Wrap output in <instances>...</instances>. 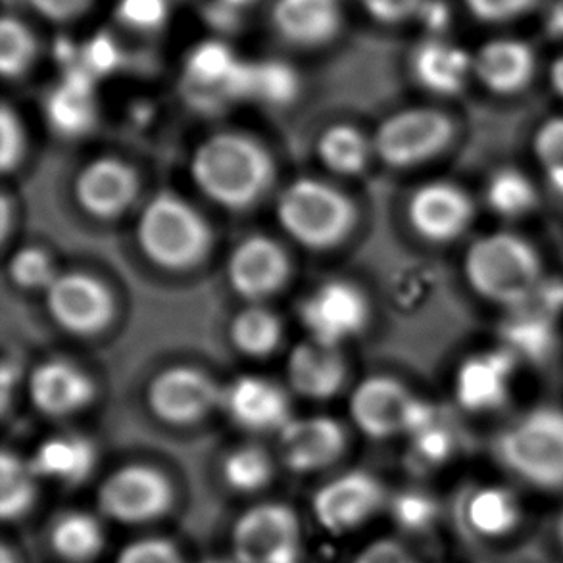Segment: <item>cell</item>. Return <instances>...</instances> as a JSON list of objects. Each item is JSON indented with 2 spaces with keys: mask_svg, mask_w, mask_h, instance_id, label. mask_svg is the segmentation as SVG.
I'll list each match as a JSON object with an SVG mask.
<instances>
[{
  "mask_svg": "<svg viewBox=\"0 0 563 563\" xmlns=\"http://www.w3.org/2000/svg\"><path fill=\"white\" fill-rule=\"evenodd\" d=\"M190 177L213 205L246 210L272 189L275 164L256 139L225 131L198 146L190 158Z\"/></svg>",
  "mask_w": 563,
  "mask_h": 563,
  "instance_id": "1",
  "label": "cell"
},
{
  "mask_svg": "<svg viewBox=\"0 0 563 563\" xmlns=\"http://www.w3.org/2000/svg\"><path fill=\"white\" fill-rule=\"evenodd\" d=\"M137 241L156 266L185 272L198 266L210 252L212 229L187 200L174 192H158L141 212Z\"/></svg>",
  "mask_w": 563,
  "mask_h": 563,
  "instance_id": "2",
  "label": "cell"
},
{
  "mask_svg": "<svg viewBox=\"0 0 563 563\" xmlns=\"http://www.w3.org/2000/svg\"><path fill=\"white\" fill-rule=\"evenodd\" d=\"M465 275L475 292L503 306H523L541 287V260L521 236H485L465 256Z\"/></svg>",
  "mask_w": 563,
  "mask_h": 563,
  "instance_id": "3",
  "label": "cell"
},
{
  "mask_svg": "<svg viewBox=\"0 0 563 563\" xmlns=\"http://www.w3.org/2000/svg\"><path fill=\"white\" fill-rule=\"evenodd\" d=\"M277 220L285 233L305 249L329 251L351 235L356 225V206L333 185L302 177L279 195Z\"/></svg>",
  "mask_w": 563,
  "mask_h": 563,
  "instance_id": "4",
  "label": "cell"
},
{
  "mask_svg": "<svg viewBox=\"0 0 563 563\" xmlns=\"http://www.w3.org/2000/svg\"><path fill=\"white\" fill-rule=\"evenodd\" d=\"M500 464L541 490L563 488V411L539 408L508 427L496 439Z\"/></svg>",
  "mask_w": 563,
  "mask_h": 563,
  "instance_id": "5",
  "label": "cell"
},
{
  "mask_svg": "<svg viewBox=\"0 0 563 563\" xmlns=\"http://www.w3.org/2000/svg\"><path fill=\"white\" fill-rule=\"evenodd\" d=\"M349 410L360 431L377 441L400 433H418L434 419L429 404L411 396L402 383L387 375H374L358 383Z\"/></svg>",
  "mask_w": 563,
  "mask_h": 563,
  "instance_id": "6",
  "label": "cell"
},
{
  "mask_svg": "<svg viewBox=\"0 0 563 563\" xmlns=\"http://www.w3.org/2000/svg\"><path fill=\"white\" fill-rule=\"evenodd\" d=\"M456 125L434 108H408L388 115L375 131L374 153L390 168H411L449 148Z\"/></svg>",
  "mask_w": 563,
  "mask_h": 563,
  "instance_id": "7",
  "label": "cell"
},
{
  "mask_svg": "<svg viewBox=\"0 0 563 563\" xmlns=\"http://www.w3.org/2000/svg\"><path fill=\"white\" fill-rule=\"evenodd\" d=\"M176 500L166 473L146 464L118 467L102 481L97 495L104 518L122 526H148L168 516Z\"/></svg>",
  "mask_w": 563,
  "mask_h": 563,
  "instance_id": "8",
  "label": "cell"
},
{
  "mask_svg": "<svg viewBox=\"0 0 563 563\" xmlns=\"http://www.w3.org/2000/svg\"><path fill=\"white\" fill-rule=\"evenodd\" d=\"M231 547L239 563H298L302 529L297 511L282 503L252 506L236 519Z\"/></svg>",
  "mask_w": 563,
  "mask_h": 563,
  "instance_id": "9",
  "label": "cell"
},
{
  "mask_svg": "<svg viewBox=\"0 0 563 563\" xmlns=\"http://www.w3.org/2000/svg\"><path fill=\"white\" fill-rule=\"evenodd\" d=\"M387 504V490L372 473L346 472L316 490L312 514L323 531L339 537L358 531Z\"/></svg>",
  "mask_w": 563,
  "mask_h": 563,
  "instance_id": "10",
  "label": "cell"
},
{
  "mask_svg": "<svg viewBox=\"0 0 563 563\" xmlns=\"http://www.w3.org/2000/svg\"><path fill=\"white\" fill-rule=\"evenodd\" d=\"M45 295L51 318L71 335H97L114 318V297L95 275L64 272L56 275Z\"/></svg>",
  "mask_w": 563,
  "mask_h": 563,
  "instance_id": "11",
  "label": "cell"
},
{
  "mask_svg": "<svg viewBox=\"0 0 563 563\" xmlns=\"http://www.w3.org/2000/svg\"><path fill=\"white\" fill-rule=\"evenodd\" d=\"M221 398L223 388L198 367H168L146 388V402L154 416L177 427L198 423L221 406Z\"/></svg>",
  "mask_w": 563,
  "mask_h": 563,
  "instance_id": "12",
  "label": "cell"
},
{
  "mask_svg": "<svg viewBox=\"0 0 563 563\" xmlns=\"http://www.w3.org/2000/svg\"><path fill=\"white\" fill-rule=\"evenodd\" d=\"M369 318L364 292L344 279L323 283L300 306V320L318 343L336 346L358 335Z\"/></svg>",
  "mask_w": 563,
  "mask_h": 563,
  "instance_id": "13",
  "label": "cell"
},
{
  "mask_svg": "<svg viewBox=\"0 0 563 563\" xmlns=\"http://www.w3.org/2000/svg\"><path fill=\"white\" fill-rule=\"evenodd\" d=\"M289 275V256L272 236H246L229 256V285L239 297L251 302H260L282 290Z\"/></svg>",
  "mask_w": 563,
  "mask_h": 563,
  "instance_id": "14",
  "label": "cell"
},
{
  "mask_svg": "<svg viewBox=\"0 0 563 563\" xmlns=\"http://www.w3.org/2000/svg\"><path fill=\"white\" fill-rule=\"evenodd\" d=\"M279 434L283 462L295 473L323 472L346 450L343 426L329 416L290 419Z\"/></svg>",
  "mask_w": 563,
  "mask_h": 563,
  "instance_id": "15",
  "label": "cell"
},
{
  "mask_svg": "<svg viewBox=\"0 0 563 563\" xmlns=\"http://www.w3.org/2000/svg\"><path fill=\"white\" fill-rule=\"evenodd\" d=\"M137 172L114 156L89 162L76 179L77 205L99 220H114L135 205Z\"/></svg>",
  "mask_w": 563,
  "mask_h": 563,
  "instance_id": "16",
  "label": "cell"
},
{
  "mask_svg": "<svg viewBox=\"0 0 563 563\" xmlns=\"http://www.w3.org/2000/svg\"><path fill=\"white\" fill-rule=\"evenodd\" d=\"M408 220L427 241L450 243L472 223V198L456 185L444 181L423 185L411 195Z\"/></svg>",
  "mask_w": 563,
  "mask_h": 563,
  "instance_id": "17",
  "label": "cell"
},
{
  "mask_svg": "<svg viewBox=\"0 0 563 563\" xmlns=\"http://www.w3.org/2000/svg\"><path fill=\"white\" fill-rule=\"evenodd\" d=\"M221 406L236 426L252 433L282 431L289 423V396L274 380L244 375L223 388Z\"/></svg>",
  "mask_w": 563,
  "mask_h": 563,
  "instance_id": "18",
  "label": "cell"
},
{
  "mask_svg": "<svg viewBox=\"0 0 563 563\" xmlns=\"http://www.w3.org/2000/svg\"><path fill=\"white\" fill-rule=\"evenodd\" d=\"M95 393L91 377L68 360H46L31 374V402L46 418H68L85 410Z\"/></svg>",
  "mask_w": 563,
  "mask_h": 563,
  "instance_id": "19",
  "label": "cell"
},
{
  "mask_svg": "<svg viewBox=\"0 0 563 563\" xmlns=\"http://www.w3.org/2000/svg\"><path fill=\"white\" fill-rule=\"evenodd\" d=\"M272 23L289 45L323 46L343 27V7L341 0H275Z\"/></svg>",
  "mask_w": 563,
  "mask_h": 563,
  "instance_id": "20",
  "label": "cell"
},
{
  "mask_svg": "<svg viewBox=\"0 0 563 563\" xmlns=\"http://www.w3.org/2000/svg\"><path fill=\"white\" fill-rule=\"evenodd\" d=\"M473 74L488 91L516 95L533 81L537 54L521 38H493L473 56Z\"/></svg>",
  "mask_w": 563,
  "mask_h": 563,
  "instance_id": "21",
  "label": "cell"
},
{
  "mask_svg": "<svg viewBox=\"0 0 563 563\" xmlns=\"http://www.w3.org/2000/svg\"><path fill=\"white\" fill-rule=\"evenodd\" d=\"M46 120L62 137H81L97 122L95 77L77 62L46 97Z\"/></svg>",
  "mask_w": 563,
  "mask_h": 563,
  "instance_id": "22",
  "label": "cell"
},
{
  "mask_svg": "<svg viewBox=\"0 0 563 563\" xmlns=\"http://www.w3.org/2000/svg\"><path fill=\"white\" fill-rule=\"evenodd\" d=\"M516 372V354L496 351L465 360L456 380L457 402L470 411L500 408L508 398L510 377Z\"/></svg>",
  "mask_w": 563,
  "mask_h": 563,
  "instance_id": "23",
  "label": "cell"
},
{
  "mask_svg": "<svg viewBox=\"0 0 563 563\" xmlns=\"http://www.w3.org/2000/svg\"><path fill=\"white\" fill-rule=\"evenodd\" d=\"M287 377L298 395L312 400H328L344 387L346 366L336 346L308 339L290 352Z\"/></svg>",
  "mask_w": 563,
  "mask_h": 563,
  "instance_id": "24",
  "label": "cell"
},
{
  "mask_svg": "<svg viewBox=\"0 0 563 563\" xmlns=\"http://www.w3.org/2000/svg\"><path fill=\"white\" fill-rule=\"evenodd\" d=\"M239 62L235 53L218 38L195 46L185 60V87L190 99L200 107H218L221 100H231L228 84Z\"/></svg>",
  "mask_w": 563,
  "mask_h": 563,
  "instance_id": "25",
  "label": "cell"
},
{
  "mask_svg": "<svg viewBox=\"0 0 563 563\" xmlns=\"http://www.w3.org/2000/svg\"><path fill=\"white\" fill-rule=\"evenodd\" d=\"M411 71L427 91L456 95L473 74V56L441 38H427L411 54Z\"/></svg>",
  "mask_w": 563,
  "mask_h": 563,
  "instance_id": "26",
  "label": "cell"
},
{
  "mask_svg": "<svg viewBox=\"0 0 563 563\" xmlns=\"http://www.w3.org/2000/svg\"><path fill=\"white\" fill-rule=\"evenodd\" d=\"M30 465L37 477L79 487L95 472L97 449L84 434H58L38 446Z\"/></svg>",
  "mask_w": 563,
  "mask_h": 563,
  "instance_id": "27",
  "label": "cell"
},
{
  "mask_svg": "<svg viewBox=\"0 0 563 563\" xmlns=\"http://www.w3.org/2000/svg\"><path fill=\"white\" fill-rule=\"evenodd\" d=\"M462 519L467 529L483 539H503L519 526L521 506L508 488H475L464 498Z\"/></svg>",
  "mask_w": 563,
  "mask_h": 563,
  "instance_id": "28",
  "label": "cell"
},
{
  "mask_svg": "<svg viewBox=\"0 0 563 563\" xmlns=\"http://www.w3.org/2000/svg\"><path fill=\"white\" fill-rule=\"evenodd\" d=\"M107 534L102 523L87 511H64L48 529V547L62 562L91 563L102 554Z\"/></svg>",
  "mask_w": 563,
  "mask_h": 563,
  "instance_id": "29",
  "label": "cell"
},
{
  "mask_svg": "<svg viewBox=\"0 0 563 563\" xmlns=\"http://www.w3.org/2000/svg\"><path fill=\"white\" fill-rule=\"evenodd\" d=\"M374 153V141L349 123H336L321 133L318 156L325 168L339 176H358Z\"/></svg>",
  "mask_w": 563,
  "mask_h": 563,
  "instance_id": "30",
  "label": "cell"
},
{
  "mask_svg": "<svg viewBox=\"0 0 563 563\" xmlns=\"http://www.w3.org/2000/svg\"><path fill=\"white\" fill-rule=\"evenodd\" d=\"M231 341L251 358H267L283 341L282 320L266 306L252 305L231 321Z\"/></svg>",
  "mask_w": 563,
  "mask_h": 563,
  "instance_id": "31",
  "label": "cell"
},
{
  "mask_svg": "<svg viewBox=\"0 0 563 563\" xmlns=\"http://www.w3.org/2000/svg\"><path fill=\"white\" fill-rule=\"evenodd\" d=\"M503 339L510 352L523 356L534 364L549 360L556 351L558 335L554 321L549 313L531 310L521 312L506 321L503 328Z\"/></svg>",
  "mask_w": 563,
  "mask_h": 563,
  "instance_id": "32",
  "label": "cell"
},
{
  "mask_svg": "<svg viewBox=\"0 0 563 563\" xmlns=\"http://www.w3.org/2000/svg\"><path fill=\"white\" fill-rule=\"evenodd\" d=\"M37 475L30 462L10 450L0 457V516L4 521H20L37 503Z\"/></svg>",
  "mask_w": 563,
  "mask_h": 563,
  "instance_id": "33",
  "label": "cell"
},
{
  "mask_svg": "<svg viewBox=\"0 0 563 563\" xmlns=\"http://www.w3.org/2000/svg\"><path fill=\"white\" fill-rule=\"evenodd\" d=\"M223 479L241 495H256L274 479V462L266 450L246 444L229 452L223 460Z\"/></svg>",
  "mask_w": 563,
  "mask_h": 563,
  "instance_id": "34",
  "label": "cell"
},
{
  "mask_svg": "<svg viewBox=\"0 0 563 563\" xmlns=\"http://www.w3.org/2000/svg\"><path fill=\"white\" fill-rule=\"evenodd\" d=\"M38 43L22 18L7 14L0 23V71L7 79H18L33 66Z\"/></svg>",
  "mask_w": 563,
  "mask_h": 563,
  "instance_id": "35",
  "label": "cell"
},
{
  "mask_svg": "<svg viewBox=\"0 0 563 563\" xmlns=\"http://www.w3.org/2000/svg\"><path fill=\"white\" fill-rule=\"evenodd\" d=\"M300 79L289 64L282 60L254 62L251 99L285 107L297 99Z\"/></svg>",
  "mask_w": 563,
  "mask_h": 563,
  "instance_id": "36",
  "label": "cell"
},
{
  "mask_svg": "<svg viewBox=\"0 0 563 563\" xmlns=\"http://www.w3.org/2000/svg\"><path fill=\"white\" fill-rule=\"evenodd\" d=\"M487 202L495 212L516 218L533 210L537 190L523 174L516 169H503L488 184Z\"/></svg>",
  "mask_w": 563,
  "mask_h": 563,
  "instance_id": "37",
  "label": "cell"
},
{
  "mask_svg": "<svg viewBox=\"0 0 563 563\" xmlns=\"http://www.w3.org/2000/svg\"><path fill=\"white\" fill-rule=\"evenodd\" d=\"M8 274L22 289L46 290L53 285L58 272L48 252L38 246H25L15 252L14 258L10 260Z\"/></svg>",
  "mask_w": 563,
  "mask_h": 563,
  "instance_id": "38",
  "label": "cell"
},
{
  "mask_svg": "<svg viewBox=\"0 0 563 563\" xmlns=\"http://www.w3.org/2000/svg\"><path fill=\"white\" fill-rule=\"evenodd\" d=\"M388 510L396 526L408 533H421L433 526L439 506L431 495L421 490H404L388 500Z\"/></svg>",
  "mask_w": 563,
  "mask_h": 563,
  "instance_id": "39",
  "label": "cell"
},
{
  "mask_svg": "<svg viewBox=\"0 0 563 563\" xmlns=\"http://www.w3.org/2000/svg\"><path fill=\"white\" fill-rule=\"evenodd\" d=\"M534 148L552 189L563 195V118H554L542 125Z\"/></svg>",
  "mask_w": 563,
  "mask_h": 563,
  "instance_id": "40",
  "label": "cell"
},
{
  "mask_svg": "<svg viewBox=\"0 0 563 563\" xmlns=\"http://www.w3.org/2000/svg\"><path fill=\"white\" fill-rule=\"evenodd\" d=\"M118 20L135 31H156L168 22V0H120L115 7Z\"/></svg>",
  "mask_w": 563,
  "mask_h": 563,
  "instance_id": "41",
  "label": "cell"
},
{
  "mask_svg": "<svg viewBox=\"0 0 563 563\" xmlns=\"http://www.w3.org/2000/svg\"><path fill=\"white\" fill-rule=\"evenodd\" d=\"M122 62L123 53L118 41L108 31H99L81 48L79 64L97 79V77L110 76L122 66Z\"/></svg>",
  "mask_w": 563,
  "mask_h": 563,
  "instance_id": "42",
  "label": "cell"
},
{
  "mask_svg": "<svg viewBox=\"0 0 563 563\" xmlns=\"http://www.w3.org/2000/svg\"><path fill=\"white\" fill-rule=\"evenodd\" d=\"M413 441V454L419 464L441 465L452 456L454 452V439L449 429L437 426L433 421L429 426L419 429L411 434Z\"/></svg>",
  "mask_w": 563,
  "mask_h": 563,
  "instance_id": "43",
  "label": "cell"
},
{
  "mask_svg": "<svg viewBox=\"0 0 563 563\" xmlns=\"http://www.w3.org/2000/svg\"><path fill=\"white\" fill-rule=\"evenodd\" d=\"M467 12L483 23H508L531 14L541 0H464Z\"/></svg>",
  "mask_w": 563,
  "mask_h": 563,
  "instance_id": "44",
  "label": "cell"
},
{
  "mask_svg": "<svg viewBox=\"0 0 563 563\" xmlns=\"http://www.w3.org/2000/svg\"><path fill=\"white\" fill-rule=\"evenodd\" d=\"M115 563H185V558L168 539L148 537L128 544Z\"/></svg>",
  "mask_w": 563,
  "mask_h": 563,
  "instance_id": "45",
  "label": "cell"
},
{
  "mask_svg": "<svg viewBox=\"0 0 563 563\" xmlns=\"http://www.w3.org/2000/svg\"><path fill=\"white\" fill-rule=\"evenodd\" d=\"M0 166L4 174L22 162L23 151H25V133H23L22 122L12 108L2 107L0 112Z\"/></svg>",
  "mask_w": 563,
  "mask_h": 563,
  "instance_id": "46",
  "label": "cell"
},
{
  "mask_svg": "<svg viewBox=\"0 0 563 563\" xmlns=\"http://www.w3.org/2000/svg\"><path fill=\"white\" fill-rule=\"evenodd\" d=\"M367 14L387 25H396L418 18L423 0H360Z\"/></svg>",
  "mask_w": 563,
  "mask_h": 563,
  "instance_id": "47",
  "label": "cell"
},
{
  "mask_svg": "<svg viewBox=\"0 0 563 563\" xmlns=\"http://www.w3.org/2000/svg\"><path fill=\"white\" fill-rule=\"evenodd\" d=\"M95 0H30L31 10L54 23L74 22L91 10Z\"/></svg>",
  "mask_w": 563,
  "mask_h": 563,
  "instance_id": "48",
  "label": "cell"
},
{
  "mask_svg": "<svg viewBox=\"0 0 563 563\" xmlns=\"http://www.w3.org/2000/svg\"><path fill=\"white\" fill-rule=\"evenodd\" d=\"M354 563H413L410 554L395 541H377L369 544Z\"/></svg>",
  "mask_w": 563,
  "mask_h": 563,
  "instance_id": "49",
  "label": "cell"
},
{
  "mask_svg": "<svg viewBox=\"0 0 563 563\" xmlns=\"http://www.w3.org/2000/svg\"><path fill=\"white\" fill-rule=\"evenodd\" d=\"M206 18L216 30H235L239 25V8L229 7L223 0H218L216 4L206 10Z\"/></svg>",
  "mask_w": 563,
  "mask_h": 563,
  "instance_id": "50",
  "label": "cell"
},
{
  "mask_svg": "<svg viewBox=\"0 0 563 563\" xmlns=\"http://www.w3.org/2000/svg\"><path fill=\"white\" fill-rule=\"evenodd\" d=\"M418 15L427 23L429 30H439V27H442V25L446 23V10H444L439 2L423 0Z\"/></svg>",
  "mask_w": 563,
  "mask_h": 563,
  "instance_id": "51",
  "label": "cell"
},
{
  "mask_svg": "<svg viewBox=\"0 0 563 563\" xmlns=\"http://www.w3.org/2000/svg\"><path fill=\"white\" fill-rule=\"evenodd\" d=\"M549 31L554 37L563 38V0H556L550 8Z\"/></svg>",
  "mask_w": 563,
  "mask_h": 563,
  "instance_id": "52",
  "label": "cell"
},
{
  "mask_svg": "<svg viewBox=\"0 0 563 563\" xmlns=\"http://www.w3.org/2000/svg\"><path fill=\"white\" fill-rule=\"evenodd\" d=\"M550 84H552L554 91L563 99V56L552 62V68H550Z\"/></svg>",
  "mask_w": 563,
  "mask_h": 563,
  "instance_id": "53",
  "label": "cell"
},
{
  "mask_svg": "<svg viewBox=\"0 0 563 563\" xmlns=\"http://www.w3.org/2000/svg\"><path fill=\"white\" fill-rule=\"evenodd\" d=\"M0 563H20L18 556L14 554V550L10 549L8 544L2 547V552H0Z\"/></svg>",
  "mask_w": 563,
  "mask_h": 563,
  "instance_id": "54",
  "label": "cell"
},
{
  "mask_svg": "<svg viewBox=\"0 0 563 563\" xmlns=\"http://www.w3.org/2000/svg\"><path fill=\"white\" fill-rule=\"evenodd\" d=\"M223 2H225V4H229V7L239 8V10H241V8L249 7V4H252L254 0H223Z\"/></svg>",
  "mask_w": 563,
  "mask_h": 563,
  "instance_id": "55",
  "label": "cell"
},
{
  "mask_svg": "<svg viewBox=\"0 0 563 563\" xmlns=\"http://www.w3.org/2000/svg\"><path fill=\"white\" fill-rule=\"evenodd\" d=\"M7 4L12 7H30V0H7Z\"/></svg>",
  "mask_w": 563,
  "mask_h": 563,
  "instance_id": "56",
  "label": "cell"
},
{
  "mask_svg": "<svg viewBox=\"0 0 563 563\" xmlns=\"http://www.w3.org/2000/svg\"><path fill=\"white\" fill-rule=\"evenodd\" d=\"M202 563H239L236 560H206Z\"/></svg>",
  "mask_w": 563,
  "mask_h": 563,
  "instance_id": "57",
  "label": "cell"
},
{
  "mask_svg": "<svg viewBox=\"0 0 563 563\" xmlns=\"http://www.w3.org/2000/svg\"><path fill=\"white\" fill-rule=\"evenodd\" d=\"M560 539H562L563 542V516L562 519H560Z\"/></svg>",
  "mask_w": 563,
  "mask_h": 563,
  "instance_id": "58",
  "label": "cell"
}]
</instances>
